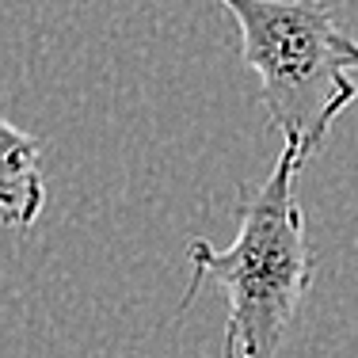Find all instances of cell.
I'll use <instances>...</instances> for the list:
<instances>
[{"label": "cell", "mask_w": 358, "mask_h": 358, "mask_svg": "<svg viewBox=\"0 0 358 358\" xmlns=\"http://www.w3.org/2000/svg\"><path fill=\"white\" fill-rule=\"evenodd\" d=\"M305 152L282 141L275 172L259 187H244L236 202V241L214 248L210 241L187 244L191 282L179 309L194 301L202 282L225 294V358H278L301 297L313 282V248L297 202V176Z\"/></svg>", "instance_id": "1"}, {"label": "cell", "mask_w": 358, "mask_h": 358, "mask_svg": "<svg viewBox=\"0 0 358 358\" xmlns=\"http://www.w3.org/2000/svg\"><path fill=\"white\" fill-rule=\"evenodd\" d=\"M241 31V57L259 76L267 122L317 157L358 84L343 57L347 31L324 0H217Z\"/></svg>", "instance_id": "2"}, {"label": "cell", "mask_w": 358, "mask_h": 358, "mask_svg": "<svg viewBox=\"0 0 358 358\" xmlns=\"http://www.w3.org/2000/svg\"><path fill=\"white\" fill-rule=\"evenodd\" d=\"M46 206L42 145L35 134L0 118V221L12 229H31Z\"/></svg>", "instance_id": "3"}, {"label": "cell", "mask_w": 358, "mask_h": 358, "mask_svg": "<svg viewBox=\"0 0 358 358\" xmlns=\"http://www.w3.org/2000/svg\"><path fill=\"white\" fill-rule=\"evenodd\" d=\"M343 57H347V65H351V73H358V42L351 35L343 38Z\"/></svg>", "instance_id": "4"}]
</instances>
